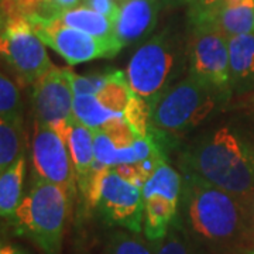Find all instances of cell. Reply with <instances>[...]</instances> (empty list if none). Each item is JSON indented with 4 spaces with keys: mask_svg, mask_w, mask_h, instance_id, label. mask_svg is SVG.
<instances>
[{
    "mask_svg": "<svg viewBox=\"0 0 254 254\" xmlns=\"http://www.w3.org/2000/svg\"><path fill=\"white\" fill-rule=\"evenodd\" d=\"M21 98L16 83L6 73L0 75V120L23 123Z\"/></svg>",
    "mask_w": 254,
    "mask_h": 254,
    "instance_id": "cell-25",
    "label": "cell"
},
{
    "mask_svg": "<svg viewBox=\"0 0 254 254\" xmlns=\"http://www.w3.org/2000/svg\"><path fill=\"white\" fill-rule=\"evenodd\" d=\"M157 242L131 230L113 232L103 247L102 254H155Z\"/></svg>",
    "mask_w": 254,
    "mask_h": 254,
    "instance_id": "cell-23",
    "label": "cell"
},
{
    "mask_svg": "<svg viewBox=\"0 0 254 254\" xmlns=\"http://www.w3.org/2000/svg\"><path fill=\"white\" fill-rule=\"evenodd\" d=\"M246 212H247V223H249V229H250V232H252V235L254 233V198L250 202V205L247 206L246 209Z\"/></svg>",
    "mask_w": 254,
    "mask_h": 254,
    "instance_id": "cell-31",
    "label": "cell"
},
{
    "mask_svg": "<svg viewBox=\"0 0 254 254\" xmlns=\"http://www.w3.org/2000/svg\"><path fill=\"white\" fill-rule=\"evenodd\" d=\"M73 118L91 128H100L112 120L125 116L103 108L95 95H76L73 99Z\"/></svg>",
    "mask_w": 254,
    "mask_h": 254,
    "instance_id": "cell-22",
    "label": "cell"
},
{
    "mask_svg": "<svg viewBox=\"0 0 254 254\" xmlns=\"http://www.w3.org/2000/svg\"><path fill=\"white\" fill-rule=\"evenodd\" d=\"M178 219L213 254H233L252 235L245 205L226 190L185 174Z\"/></svg>",
    "mask_w": 254,
    "mask_h": 254,
    "instance_id": "cell-1",
    "label": "cell"
},
{
    "mask_svg": "<svg viewBox=\"0 0 254 254\" xmlns=\"http://www.w3.org/2000/svg\"><path fill=\"white\" fill-rule=\"evenodd\" d=\"M115 1L118 3V6H119V3H120V1H123V0H115Z\"/></svg>",
    "mask_w": 254,
    "mask_h": 254,
    "instance_id": "cell-36",
    "label": "cell"
},
{
    "mask_svg": "<svg viewBox=\"0 0 254 254\" xmlns=\"http://www.w3.org/2000/svg\"><path fill=\"white\" fill-rule=\"evenodd\" d=\"M82 6L98 11L100 14L109 17L112 21H115L119 9L118 3L115 0H82Z\"/></svg>",
    "mask_w": 254,
    "mask_h": 254,
    "instance_id": "cell-28",
    "label": "cell"
},
{
    "mask_svg": "<svg viewBox=\"0 0 254 254\" xmlns=\"http://www.w3.org/2000/svg\"><path fill=\"white\" fill-rule=\"evenodd\" d=\"M182 168L236 196L246 209L254 198V150L232 127L203 134L185 153Z\"/></svg>",
    "mask_w": 254,
    "mask_h": 254,
    "instance_id": "cell-2",
    "label": "cell"
},
{
    "mask_svg": "<svg viewBox=\"0 0 254 254\" xmlns=\"http://www.w3.org/2000/svg\"><path fill=\"white\" fill-rule=\"evenodd\" d=\"M193 27H208L235 37L254 33V0H243L235 4L220 6L192 20Z\"/></svg>",
    "mask_w": 254,
    "mask_h": 254,
    "instance_id": "cell-13",
    "label": "cell"
},
{
    "mask_svg": "<svg viewBox=\"0 0 254 254\" xmlns=\"http://www.w3.org/2000/svg\"><path fill=\"white\" fill-rule=\"evenodd\" d=\"M0 254H24L20 249L11 245H3L0 249Z\"/></svg>",
    "mask_w": 254,
    "mask_h": 254,
    "instance_id": "cell-32",
    "label": "cell"
},
{
    "mask_svg": "<svg viewBox=\"0 0 254 254\" xmlns=\"http://www.w3.org/2000/svg\"><path fill=\"white\" fill-rule=\"evenodd\" d=\"M0 50L1 58L26 83L34 85L53 66L46 44L14 0H1Z\"/></svg>",
    "mask_w": 254,
    "mask_h": 254,
    "instance_id": "cell-6",
    "label": "cell"
},
{
    "mask_svg": "<svg viewBox=\"0 0 254 254\" xmlns=\"http://www.w3.org/2000/svg\"><path fill=\"white\" fill-rule=\"evenodd\" d=\"M71 82H72V89L75 96L76 95H95L102 89L105 82L109 76V69L106 72L93 73L89 76H79L72 71L69 72Z\"/></svg>",
    "mask_w": 254,
    "mask_h": 254,
    "instance_id": "cell-27",
    "label": "cell"
},
{
    "mask_svg": "<svg viewBox=\"0 0 254 254\" xmlns=\"http://www.w3.org/2000/svg\"><path fill=\"white\" fill-rule=\"evenodd\" d=\"M93 206L110 225L141 233L144 225V199L141 188L113 168L103 175Z\"/></svg>",
    "mask_w": 254,
    "mask_h": 254,
    "instance_id": "cell-8",
    "label": "cell"
},
{
    "mask_svg": "<svg viewBox=\"0 0 254 254\" xmlns=\"http://www.w3.org/2000/svg\"><path fill=\"white\" fill-rule=\"evenodd\" d=\"M61 137L66 143L68 151L72 160L75 175H76V184H78V188L82 190L89 180L95 163H96L95 144H93V128L85 126L73 119L68 130Z\"/></svg>",
    "mask_w": 254,
    "mask_h": 254,
    "instance_id": "cell-14",
    "label": "cell"
},
{
    "mask_svg": "<svg viewBox=\"0 0 254 254\" xmlns=\"http://www.w3.org/2000/svg\"><path fill=\"white\" fill-rule=\"evenodd\" d=\"M195 1H196V0H190V6H192V4H193Z\"/></svg>",
    "mask_w": 254,
    "mask_h": 254,
    "instance_id": "cell-35",
    "label": "cell"
},
{
    "mask_svg": "<svg viewBox=\"0 0 254 254\" xmlns=\"http://www.w3.org/2000/svg\"><path fill=\"white\" fill-rule=\"evenodd\" d=\"M190 75L226 96L230 92L227 37L208 27H193L188 47Z\"/></svg>",
    "mask_w": 254,
    "mask_h": 254,
    "instance_id": "cell-9",
    "label": "cell"
},
{
    "mask_svg": "<svg viewBox=\"0 0 254 254\" xmlns=\"http://www.w3.org/2000/svg\"><path fill=\"white\" fill-rule=\"evenodd\" d=\"M216 1H218V0H196L192 6H190V20L199 17V16H202L203 13H206L209 9H212V7L216 4Z\"/></svg>",
    "mask_w": 254,
    "mask_h": 254,
    "instance_id": "cell-29",
    "label": "cell"
},
{
    "mask_svg": "<svg viewBox=\"0 0 254 254\" xmlns=\"http://www.w3.org/2000/svg\"><path fill=\"white\" fill-rule=\"evenodd\" d=\"M230 86L246 89L254 85V33L229 37Z\"/></svg>",
    "mask_w": 254,
    "mask_h": 254,
    "instance_id": "cell-15",
    "label": "cell"
},
{
    "mask_svg": "<svg viewBox=\"0 0 254 254\" xmlns=\"http://www.w3.org/2000/svg\"><path fill=\"white\" fill-rule=\"evenodd\" d=\"M26 17L41 41L51 47L69 65H78L99 58H113L123 48L118 38L91 36L40 14H30Z\"/></svg>",
    "mask_w": 254,
    "mask_h": 254,
    "instance_id": "cell-7",
    "label": "cell"
},
{
    "mask_svg": "<svg viewBox=\"0 0 254 254\" xmlns=\"http://www.w3.org/2000/svg\"><path fill=\"white\" fill-rule=\"evenodd\" d=\"M247 254H254V247H252V249L249 250V253H247Z\"/></svg>",
    "mask_w": 254,
    "mask_h": 254,
    "instance_id": "cell-34",
    "label": "cell"
},
{
    "mask_svg": "<svg viewBox=\"0 0 254 254\" xmlns=\"http://www.w3.org/2000/svg\"><path fill=\"white\" fill-rule=\"evenodd\" d=\"M46 17L53 18L54 21L66 27L81 30L91 36L100 37V38H116L115 24L109 17L82 4L78 7L63 10Z\"/></svg>",
    "mask_w": 254,
    "mask_h": 254,
    "instance_id": "cell-16",
    "label": "cell"
},
{
    "mask_svg": "<svg viewBox=\"0 0 254 254\" xmlns=\"http://www.w3.org/2000/svg\"><path fill=\"white\" fill-rule=\"evenodd\" d=\"M21 123L0 120V173L21 157Z\"/></svg>",
    "mask_w": 254,
    "mask_h": 254,
    "instance_id": "cell-24",
    "label": "cell"
},
{
    "mask_svg": "<svg viewBox=\"0 0 254 254\" xmlns=\"http://www.w3.org/2000/svg\"><path fill=\"white\" fill-rule=\"evenodd\" d=\"M72 199L60 185L37 178L16 210V230L46 254H58Z\"/></svg>",
    "mask_w": 254,
    "mask_h": 254,
    "instance_id": "cell-4",
    "label": "cell"
},
{
    "mask_svg": "<svg viewBox=\"0 0 254 254\" xmlns=\"http://www.w3.org/2000/svg\"><path fill=\"white\" fill-rule=\"evenodd\" d=\"M141 192L143 199L151 196H163L165 199L180 205L182 193L181 177L170 164L164 161L144 182Z\"/></svg>",
    "mask_w": 254,
    "mask_h": 254,
    "instance_id": "cell-19",
    "label": "cell"
},
{
    "mask_svg": "<svg viewBox=\"0 0 254 254\" xmlns=\"http://www.w3.org/2000/svg\"><path fill=\"white\" fill-rule=\"evenodd\" d=\"M163 4H171V6H177V4H190V0H161Z\"/></svg>",
    "mask_w": 254,
    "mask_h": 254,
    "instance_id": "cell-33",
    "label": "cell"
},
{
    "mask_svg": "<svg viewBox=\"0 0 254 254\" xmlns=\"http://www.w3.org/2000/svg\"><path fill=\"white\" fill-rule=\"evenodd\" d=\"M222 95L188 75L150 106V127L157 133H182L200 125L215 110Z\"/></svg>",
    "mask_w": 254,
    "mask_h": 254,
    "instance_id": "cell-5",
    "label": "cell"
},
{
    "mask_svg": "<svg viewBox=\"0 0 254 254\" xmlns=\"http://www.w3.org/2000/svg\"><path fill=\"white\" fill-rule=\"evenodd\" d=\"M71 69L51 66L33 85V109L36 120L54 127L73 120L75 93L69 76Z\"/></svg>",
    "mask_w": 254,
    "mask_h": 254,
    "instance_id": "cell-11",
    "label": "cell"
},
{
    "mask_svg": "<svg viewBox=\"0 0 254 254\" xmlns=\"http://www.w3.org/2000/svg\"><path fill=\"white\" fill-rule=\"evenodd\" d=\"M26 174V160L21 155L16 163L0 175V215L3 219L13 220L21 202V190Z\"/></svg>",
    "mask_w": 254,
    "mask_h": 254,
    "instance_id": "cell-18",
    "label": "cell"
},
{
    "mask_svg": "<svg viewBox=\"0 0 254 254\" xmlns=\"http://www.w3.org/2000/svg\"><path fill=\"white\" fill-rule=\"evenodd\" d=\"M93 144H95V158L98 163L110 168L118 165L119 148L103 130L93 128Z\"/></svg>",
    "mask_w": 254,
    "mask_h": 254,
    "instance_id": "cell-26",
    "label": "cell"
},
{
    "mask_svg": "<svg viewBox=\"0 0 254 254\" xmlns=\"http://www.w3.org/2000/svg\"><path fill=\"white\" fill-rule=\"evenodd\" d=\"M188 61L187 47L178 34L161 31L144 41L127 65L128 85L150 106L177 83Z\"/></svg>",
    "mask_w": 254,
    "mask_h": 254,
    "instance_id": "cell-3",
    "label": "cell"
},
{
    "mask_svg": "<svg viewBox=\"0 0 254 254\" xmlns=\"http://www.w3.org/2000/svg\"><path fill=\"white\" fill-rule=\"evenodd\" d=\"M161 0H123L115 17V36L123 47L144 40L157 26Z\"/></svg>",
    "mask_w": 254,
    "mask_h": 254,
    "instance_id": "cell-12",
    "label": "cell"
},
{
    "mask_svg": "<svg viewBox=\"0 0 254 254\" xmlns=\"http://www.w3.org/2000/svg\"><path fill=\"white\" fill-rule=\"evenodd\" d=\"M155 254H213L205 246L198 243L182 226L181 220L174 219L168 233L157 242Z\"/></svg>",
    "mask_w": 254,
    "mask_h": 254,
    "instance_id": "cell-21",
    "label": "cell"
},
{
    "mask_svg": "<svg viewBox=\"0 0 254 254\" xmlns=\"http://www.w3.org/2000/svg\"><path fill=\"white\" fill-rule=\"evenodd\" d=\"M81 4L82 0H51V3H50V16L54 14V13H58V11H63V10L78 7Z\"/></svg>",
    "mask_w": 254,
    "mask_h": 254,
    "instance_id": "cell-30",
    "label": "cell"
},
{
    "mask_svg": "<svg viewBox=\"0 0 254 254\" xmlns=\"http://www.w3.org/2000/svg\"><path fill=\"white\" fill-rule=\"evenodd\" d=\"M178 209L180 205L163 196H151L144 199V236L153 242L161 240L168 233L174 219L177 218Z\"/></svg>",
    "mask_w": 254,
    "mask_h": 254,
    "instance_id": "cell-17",
    "label": "cell"
},
{
    "mask_svg": "<svg viewBox=\"0 0 254 254\" xmlns=\"http://www.w3.org/2000/svg\"><path fill=\"white\" fill-rule=\"evenodd\" d=\"M31 161L37 178L60 185L75 198L78 184L66 143L53 127L37 120L31 138Z\"/></svg>",
    "mask_w": 254,
    "mask_h": 254,
    "instance_id": "cell-10",
    "label": "cell"
},
{
    "mask_svg": "<svg viewBox=\"0 0 254 254\" xmlns=\"http://www.w3.org/2000/svg\"><path fill=\"white\" fill-rule=\"evenodd\" d=\"M95 96L103 108L125 116V110L133 98V91L125 73L118 69H109L108 79Z\"/></svg>",
    "mask_w": 254,
    "mask_h": 254,
    "instance_id": "cell-20",
    "label": "cell"
}]
</instances>
